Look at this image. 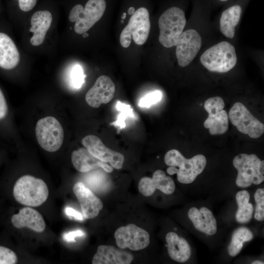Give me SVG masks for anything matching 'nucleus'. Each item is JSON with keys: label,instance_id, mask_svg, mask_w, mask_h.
Returning a JSON list of instances; mask_svg holds the SVG:
<instances>
[{"label": "nucleus", "instance_id": "1", "mask_svg": "<svg viewBox=\"0 0 264 264\" xmlns=\"http://www.w3.org/2000/svg\"><path fill=\"white\" fill-rule=\"evenodd\" d=\"M164 162L169 166L167 172L170 175H177V180L183 184L192 183L204 170L207 160L202 154L186 158L178 150L172 149L164 156Z\"/></svg>", "mask_w": 264, "mask_h": 264}, {"label": "nucleus", "instance_id": "2", "mask_svg": "<svg viewBox=\"0 0 264 264\" xmlns=\"http://www.w3.org/2000/svg\"><path fill=\"white\" fill-rule=\"evenodd\" d=\"M13 194L15 199L20 204L37 207L46 200L49 191L43 179L31 175H24L15 182Z\"/></svg>", "mask_w": 264, "mask_h": 264}, {"label": "nucleus", "instance_id": "3", "mask_svg": "<svg viewBox=\"0 0 264 264\" xmlns=\"http://www.w3.org/2000/svg\"><path fill=\"white\" fill-rule=\"evenodd\" d=\"M186 22L185 13L181 8L174 5L166 9L158 19L160 43L167 48L176 45Z\"/></svg>", "mask_w": 264, "mask_h": 264}, {"label": "nucleus", "instance_id": "4", "mask_svg": "<svg viewBox=\"0 0 264 264\" xmlns=\"http://www.w3.org/2000/svg\"><path fill=\"white\" fill-rule=\"evenodd\" d=\"M200 61L210 71L225 73L235 66L237 57L234 46L227 42L222 41L205 50Z\"/></svg>", "mask_w": 264, "mask_h": 264}, {"label": "nucleus", "instance_id": "5", "mask_svg": "<svg viewBox=\"0 0 264 264\" xmlns=\"http://www.w3.org/2000/svg\"><path fill=\"white\" fill-rule=\"evenodd\" d=\"M107 6L106 0H88L84 7L81 4L75 5L68 17L71 22H75V32L82 34L88 31L101 19Z\"/></svg>", "mask_w": 264, "mask_h": 264}, {"label": "nucleus", "instance_id": "6", "mask_svg": "<svg viewBox=\"0 0 264 264\" xmlns=\"http://www.w3.org/2000/svg\"><path fill=\"white\" fill-rule=\"evenodd\" d=\"M233 164L238 171L236 183L238 187L246 188L264 181V160L256 154H241L234 157Z\"/></svg>", "mask_w": 264, "mask_h": 264}, {"label": "nucleus", "instance_id": "7", "mask_svg": "<svg viewBox=\"0 0 264 264\" xmlns=\"http://www.w3.org/2000/svg\"><path fill=\"white\" fill-rule=\"evenodd\" d=\"M151 28L150 13L145 6L135 8L131 15L128 24L123 29L120 36L121 45L128 47L132 38L137 45H142L147 41Z\"/></svg>", "mask_w": 264, "mask_h": 264}, {"label": "nucleus", "instance_id": "8", "mask_svg": "<svg viewBox=\"0 0 264 264\" xmlns=\"http://www.w3.org/2000/svg\"><path fill=\"white\" fill-rule=\"evenodd\" d=\"M35 132L37 141L44 150L55 152L61 148L64 139V131L55 117L47 116L40 119L36 123Z\"/></svg>", "mask_w": 264, "mask_h": 264}, {"label": "nucleus", "instance_id": "9", "mask_svg": "<svg viewBox=\"0 0 264 264\" xmlns=\"http://www.w3.org/2000/svg\"><path fill=\"white\" fill-rule=\"evenodd\" d=\"M228 118L240 132L247 134L251 138H258L264 133V124L240 102L236 103L230 109Z\"/></svg>", "mask_w": 264, "mask_h": 264}, {"label": "nucleus", "instance_id": "10", "mask_svg": "<svg viewBox=\"0 0 264 264\" xmlns=\"http://www.w3.org/2000/svg\"><path fill=\"white\" fill-rule=\"evenodd\" d=\"M224 102L219 96L207 99L204 103L208 117L204 122V126L208 129L211 135L222 134L228 129V115L223 110Z\"/></svg>", "mask_w": 264, "mask_h": 264}, {"label": "nucleus", "instance_id": "11", "mask_svg": "<svg viewBox=\"0 0 264 264\" xmlns=\"http://www.w3.org/2000/svg\"><path fill=\"white\" fill-rule=\"evenodd\" d=\"M114 237L117 245L121 249L129 248L137 251L146 248L150 243V235L145 229L133 223L118 228Z\"/></svg>", "mask_w": 264, "mask_h": 264}, {"label": "nucleus", "instance_id": "12", "mask_svg": "<svg viewBox=\"0 0 264 264\" xmlns=\"http://www.w3.org/2000/svg\"><path fill=\"white\" fill-rule=\"evenodd\" d=\"M201 43V38L196 30L182 32L176 44V54L179 66L185 67L192 62L198 53Z\"/></svg>", "mask_w": 264, "mask_h": 264}, {"label": "nucleus", "instance_id": "13", "mask_svg": "<svg viewBox=\"0 0 264 264\" xmlns=\"http://www.w3.org/2000/svg\"><path fill=\"white\" fill-rule=\"evenodd\" d=\"M81 143L90 154L99 160L109 162L115 169L122 168L125 160L123 154L106 147L98 136L88 135L82 139Z\"/></svg>", "mask_w": 264, "mask_h": 264}, {"label": "nucleus", "instance_id": "14", "mask_svg": "<svg viewBox=\"0 0 264 264\" xmlns=\"http://www.w3.org/2000/svg\"><path fill=\"white\" fill-rule=\"evenodd\" d=\"M115 91L114 82L107 75H101L85 96L87 103L91 107L99 108L102 104H107L113 98Z\"/></svg>", "mask_w": 264, "mask_h": 264}, {"label": "nucleus", "instance_id": "15", "mask_svg": "<svg viewBox=\"0 0 264 264\" xmlns=\"http://www.w3.org/2000/svg\"><path fill=\"white\" fill-rule=\"evenodd\" d=\"M138 188L140 193L145 197L152 196L156 189L166 195L172 194L176 185L173 179L166 175L161 170H156L152 177H144L139 180Z\"/></svg>", "mask_w": 264, "mask_h": 264}, {"label": "nucleus", "instance_id": "16", "mask_svg": "<svg viewBox=\"0 0 264 264\" xmlns=\"http://www.w3.org/2000/svg\"><path fill=\"white\" fill-rule=\"evenodd\" d=\"M73 191L78 199L83 216L88 219L97 216L103 207L101 200L83 183L78 182L73 187Z\"/></svg>", "mask_w": 264, "mask_h": 264}, {"label": "nucleus", "instance_id": "17", "mask_svg": "<svg viewBox=\"0 0 264 264\" xmlns=\"http://www.w3.org/2000/svg\"><path fill=\"white\" fill-rule=\"evenodd\" d=\"M133 259V257L131 253L122 249H118L111 245H101L97 247L92 264H130Z\"/></svg>", "mask_w": 264, "mask_h": 264}, {"label": "nucleus", "instance_id": "18", "mask_svg": "<svg viewBox=\"0 0 264 264\" xmlns=\"http://www.w3.org/2000/svg\"><path fill=\"white\" fill-rule=\"evenodd\" d=\"M71 158L74 168L82 173H87L99 168L108 173L113 171L111 166L95 157L85 148L73 151Z\"/></svg>", "mask_w": 264, "mask_h": 264}, {"label": "nucleus", "instance_id": "19", "mask_svg": "<svg viewBox=\"0 0 264 264\" xmlns=\"http://www.w3.org/2000/svg\"><path fill=\"white\" fill-rule=\"evenodd\" d=\"M11 222L16 228L28 227L38 233L43 232L45 228V223L42 215L29 207L22 208L18 214L13 215Z\"/></svg>", "mask_w": 264, "mask_h": 264}, {"label": "nucleus", "instance_id": "20", "mask_svg": "<svg viewBox=\"0 0 264 264\" xmlns=\"http://www.w3.org/2000/svg\"><path fill=\"white\" fill-rule=\"evenodd\" d=\"M188 216L195 227L207 235H215L217 231L216 220L212 211L206 207L199 209L193 207L188 211Z\"/></svg>", "mask_w": 264, "mask_h": 264}, {"label": "nucleus", "instance_id": "21", "mask_svg": "<svg viewBox=\"0 0 264 264\" xmlns=\"http://www.w3.org/2000/svg\"><path fill=\"white\" fill-rule=\"evenodd\" d=\"M52 21V16L48 11H38L33 14L30 21L31 26L29 28V31L33 33L30 39L32 45L38 46L43 43Z\"/></svg>", "mask_w": 264, "mask_h": 264}, {"label": "nucleus", "instance_id": "22", "mask_svg": "<svg viewBox=\"0 0 264 264\" xmlns=\"http://www.w3.org/2000/svg\"><path fill=\"white\" fill-rule=\"evenodd\" d=\"M166 241L168 254L172 259L179 263H184L189 259L191 248L184 238L175 232H170L167 234Z\"/></svg>", "mask_w": 264, "mask_h": 264}, {"label": "nucleus", "instance_id": "23", "mask_svg": "<svg viewBox=\"0 0 264 264\" xmlns=\"http://www.w3.org/2000/svg\"><path fill=\"white\" fill-rule=\"evenodd\" d=\"M20 60V53L13 41L7 34L0 32V67L12 69Z\"/></svg>", "mask_w": 264, "mask_h": 264}, {"label": "nucleus", "instance_id": "24", "mask_svg": "<svg viewBox=\"0 0 264 264\" xmlns=\"http://www.w3.org/2000/svg\"><path fill=\"white\" fill-rule=\"evenodd\" d=\"M242 11V6L235 3L228 6L221 13L220 26L221 33L227 38L234 37L235 28L239 23Z\"/></svg>", "mask_w": 264, "mask_h": 264}, {"label": "nucleus", "instance_id": "25", "mask_svg": "<svg viewBox=\"0 0 264 264\" xmlns=\"http://www.w3.org/2000/svg\"><path fill=\"white\" fill-rule=\"evenodd\" d=\"M236 199L238 206L236 219L239 223H246L252 219L254 211L253 206L249 202L250 194L246 190L239 191Z\"/></svg>", "mask_w": 264, "mask_h": 264}, {"label": "nucleus", "instance_id": "26", "mask_svg": "<svg viewBox=\"0 0 264 264\" xmlns=\"http://www.w3.org/2000/svg\"><path fill=\"white\" fill-rule=\"evenodd\" d=\"M254 235L252 231L245 227L236 229L233 233L228 251L232 257L237 256L241 251L245 242L252 240Z\"/></svg>", "mask_w": 264, "mask_h": 264}, {"label": "nucleus", "instance_id": "27", "mask_svg": "<svg viewBox=\"0 0 264 264\" xmlns=\"http://www.w3.org/2000/svg\"><path fill=\"white\" fill-rule=\"evenodd\" d=\"M10 111L7 100L2 90L0 88V134L4 136L10 135Z\"/></svg>", "mask_w": 264, "mask_h": 264}, {"label": "nucleus", "instance_id": "28", "mask_svg": "<svg viewBox=\"0 0 264 264\" xmlns=\"http://www.w3.org/2000/svg\"><path fill=\"white\" fill-rule=\"evenodd\" d=\"M254 198L256 202L255 219L258 221L264 220V189L258 188L255 193Z\"/></svg>", "mask_w": 264, "mask_h": 264}, {"label": "nucleus", "instance_id": "29", "mask_svg": "<svg viewBox=\"0 0 264 264\" xmlns=\"http://www.w3.org/2000/svg\"><path fill=\"white\" fill-rule=\"evenodd\" d=\"M116 107L121 113L118 116L117 121L113 124L121 128H124L125 127V120L128 116H133L132 109L129 105L123 104L120 101H117Z\"/></svg>", "mask_w": 264, "mask_h": 264}, {"label": "nucleus", "instance_id": "30", "mask_svg": "<svg viewBox=\"0 0 264 264\" xmlns=\"http://www.w3.org/2000/svg\"><path fill=\"white\" fill-rule=\"evenodd\" d=\"M85 77L82 67L79 65L74 66L70 74V83L72 87L75 88H80L84 83Z\"/></svg>", "mask_w": 264, "mask_h": 264}, {"label": "nucleus", "instance_id": "31", "mask_svg": "<svg viewBox=\"0 0 264 264\" xmlns=\"http://www.w3.org/2000/svg\"><path fill=\"white\" fill-rule=\"evenodd\" d=\"M18 262L16 254L11 249L0 246V264H15Z\"/></svg>", "mask_w": 264, "mask_h": 264}, {"label": "nucleus", "instance_id": "32", "mask_svg": "<svg viewBox=\"0 0 264 264\" xmlns=\"http://www.w3.org/2000/svg\"><path fill=\"white\" fill-rule=\"evenodd\" d=\"M162 98V93L159 90H155L147 94L139 101L138 105L140 107L149 108L159 102Z\"/></svg>", "mask_w": 264, "mask_h": 264}, {"label": "nucleus", "instance_id": "33", "mask_svg": "<svg viewBox=\"0 0 264 264\" xmlns=\"http://www.w3.org/2000/svg\"><path fill=\"white\" fill-rule=\"evenodd\" d=\"M85 233L81 230H76L66 233L63 235L64 240L67 242H75V238L77 237H82Z\"/></svg>", "mask_w": 264, "mask_h": 264}, {"label": "nucleus", "instance_id": "34", "mask_svg": "<svg viewBox=\"0 0 264 264\" xmlns=\"http://www.w3.org/2000/svg\"><path fill=\"white\" fill-rule=\"evenodd\" d=\"M37 0H19V5L21 10L28 12L36 5Z\"/></svg>", "mask_w": 264, "mask_h": 264}, {"label": "nucleus", "instance_id": "35", "mask_svg": "<svg viewBox=\"0 0 264 264\" xmlns=\"http://www.w3.org/2000/svg\"><path fill=\"white\" fill-rule=\"evenodd\" d=\"M65 212L68 217L73 218L75 220H83V214L71 207H66L65 209Z\"/></svg>", "mask_w": 264, "mask_h": 264}, {"label": "nucleus", "instance_id": "36", "mask_svg": "<svg viewBox=\"0 0 264 264\" xmlns=\"http://www.w3.org/2000/svg\"><path fill=\"white\" fill-rule=\"evenodd\" d=\"M252 264H264V263L262 261L256 260L251 263Z\"/></svg>", "mask_w": 264, "mask_h": 264}, {"label": "nucleus", "instance_id": "37", "mask_svg": "<svg viewBox=\"0 0 264 264\" xmlns=\"http://www.w3.org/2000/svg\"><path fill=\"white\" fill-rule=\"evenodd\" d=\"M126 16L127 13L126 12H124L121 16L122 19L124 20L126 18Z\"/></svg>", "mask_w": 264, "mask_h": 264}, {"label": "nucleus", "instance_id": "38", "mask_svg": "<svg viewBox=\"0 0 264 264\" xmlns=\"http://www.w3.org/2000/svg\"><path fill=\"white\" fill-rule=\"evenodd\" d=\"M88 34L86 33H83V37H87V36H88Z\"/></svg>", "mask_w": 264, "mask_h": 264}, {"label": "nucleus", "instance_id": "39", "mask_svg": "<svg viewBox=\"0 0 264 264\" xmlns=\"http://www.w3.org/2000/svg\"><path fill=\"white\" fill-rule=\"evenodd\" d=\"M219 2H225V1H227V0H218Z\"/></svg>", "mask_w": 264, "mask_h": 264}, {"label": "nucleus", "instance_id": "40", "mask_svg": "<svg viewBox=\"0 0 264 264\" xmlns=\"http://www.w3.org/2000/svg\"><path fill=\"white\" fill-rule=\"evenodd\" d=\"M121 22L122 23H123V22H124V20L122 19Z\"/></svg>", "mask_w": 264, "mask_h": 264}]
</instances>
